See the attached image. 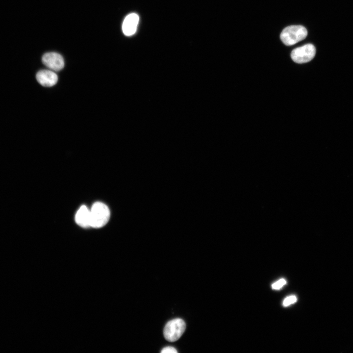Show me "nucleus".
<instances>
[{
    "mask_svg": "<svg viewBox=\"0 0 353 353\" xmlns=\"http://www.w3.org/2000/svg\"><path fill=\"white\" fill-rule=\"evenodd\" d=\"M75 221L82 227H90V210L84 205L81 206L76 214Z\"/></svg>",
    "mask_w": 353,
    "mask_h": 353,
    "instance_id": "8",
    "label": "nucleus"
},
{
    "mask_svg": "<svg viewBox=\"0 0 353 353\" xmlns=\"http://www.w3.org/2000/svg\"><path fill=\"white\" fill-rule=\"evenodd\" d=\"M43 63L52 71H59L64 66L63 57L59 53L50 52L45 53L42 58Z\"/></svg>",
    "mask_w": 353,
    "mask_h": 353,
    "instance_id": "5",
    "label": "nucleus"
},
{
    "mask_svg": "<svg viewBox=\"0 0 353 353\" xmlns=\"http://www.w3.org/2000/svg\"><path fill=\"white\" fill-rule=\"evenodd\" d=\"M108 206L101 202L94 203L90 210V227L100 228L105 226L110 218Z\"/></svg>",
    "mask_w": 353,
    "mask_h": 353,
    "instance_id": "1",
    "label": "nucleus"
},
{
    "mask_svg": "<svg viewBox=\"0 0 353 353\" xmlns=\"http://www.w3.org/2000/svg\"><path fill=\"white\" fill-rule=\"evenodd\" d=\"M36 78L39 84L45 87L54 85L58 81L57 75L52 71L40 70L36 74Z\"/></svg>",
    "mask_w": 353,
    "mask_h": 353,
    "instance_id": "6",
    "label": "nucleus"
},
{
    "mask_svg": "<svg viewBox=\"0 0 353 353\" xmlns=\"http://www.w3.org/2000/svg\"><path fill=\"white\" fill-rule=\"evenodd\" d=\"M316 49L311 44H305L294 49L291 53L292 60L297 63H306L315 56Z\"/></svg>",
    "mask_w": 353,
    "mask_h": 353,
    "instance_id": "4",
    "label": "nucleus"
},
{
    "mask_svg": "<svg viewBox=\"0 0 353 353\" xmlns=\"http://www.w3.org/2000/svg\"><path fill=\"white\" fill-rule=\"evenodd\" d=\"M139 18L136 13H130L125 18L122 30L124 34L127 36L133 35L136 31Z\"/></svg>",
    "mask_w": 353,
    "mask_h": 353,
    "instance_id": "7",
    "label": "nucleus"
},
{
    "mask_svg": "<svg viewBox=\"0 0 353 353\" xmlns=\"http://www.w3.org/2000/svg\"><path fill=\"white\" fill-rule=\"evenodd\" d=\"M286 283V281L284 278H281L272 285L273 289L278 290L281 288Z\"/></svg>",
    "mask_w": 353,
    "mask_h": 353,
    "instance_id": "10",
    "label": "nucleus"
},
{
    "mask_svg": "<svg viewBox=\"0 0 353 353\" xmlns=\"http://www.w3.org/2000/svg\"><path fill=\"white\" fill-rule=\"evenodd\" d=\"M186 324L183 320L176 318L167 323L163 330L165 338L170 342L177 340L185 331Z\"/></svg>",
    "mask_w": 353,
    "mask_h": 353,
    "instance_id": "3",
    "label": "nucleus"
},
{
    "mask_svg": "<svg viewBox=\"0 0 353 353\" xmlns=\"http://www.w3.org/2000/svg\"><path fill=\"white\" fill-rule=\"evenodd\" d=\"M161 353H177V351L173 347L167 346L164 348L161 351Z\"/></svg>",
    "mask_w": 353,
    "mask_h": 353,
    "instance_id": "11",
    "label": "nucleus"
},
{
    "mask_svg": "<svg viewBox=\"0 0 353 353\" xmlns=\"http://www.w3.org/2000/svg\"><path fill=\"white\" fill-rule=\"evenodd\" d=\"M297 301V298L295 296L292 295L286 297L283 302V305L287 306L289 305L295 303Z\"/></svg>",
    "mask_w": 353,
    "mask_h": 353,
    "instance_id": "9",
    "label": "nucleus"
},
{
    "mask_svg": "<svg viewBox=\"0 0 353 353\" xmlns=\"http://www.w3.org/2000/svg\"><path fill=\"white\" fill-rule=\"evenodd\" d=\"M307 35V31L305 27L301 25H293L284 28L280 33V38L284 44L292 46L305 39Z\"/></svg>",
    "mask_w": 353,
    "mask_h": 353,
    "instance_id": "2",
    "label": "nucleus"
}]
</instances>
